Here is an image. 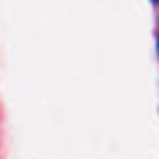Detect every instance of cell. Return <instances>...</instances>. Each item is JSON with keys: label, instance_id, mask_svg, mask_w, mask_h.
Segmentation results:
<instances>
[{"label": "cell", "instance_id": "6da1fadb", "mask_svg": "<svg viewBox=\"0 0 159 159\" xmlns=\"http://www.w3.org/2000/svg\"><path fill=\"white\" fill-rule=\"evenodd\" d=\"M157 45H159V41H157Z\"/></svg>", "mask_w": 159, "mask_h": 159}, {"label": "cell", "instance_id": "7a4b0ae2", "mask_svg": "<svg viewBox=\"0 0 159 159\" xmlns=\"http://www.w3.org/2000/svg\"><path fill=\"white\" fill-rule=\"evenodd\" d=\"M157 2H159V0H157Z\"/></svg>", "mask_w": 159, "mask_h": 159}]
</instances>
